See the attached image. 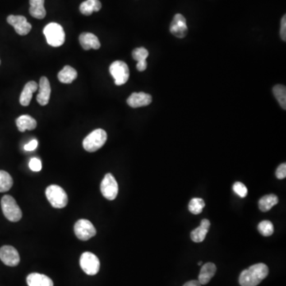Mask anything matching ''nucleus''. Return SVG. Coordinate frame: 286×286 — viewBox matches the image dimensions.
Listing matches in <instances>:
<instances>
[{
	"label": "nucleus",
	"instance_id": "7",
	"mask_svg": "<svg viewBox=\"0 0 286 286\" xmlns=\"http://www.w3.org/2000/svg\"><path fill=\"white\" fill-rule=\"evenodd\" d=\"M80 265L83 271L91 276L95 275L100 267L99 259L91 252L83 253L80 259Z\"/></svg>",
	"mask_w": 286,
	"mask_h": 286
},
{
	"label": "nucleus",
	"instance_id": "23",
	"mask_svg": "<svg viewBox=\"0 0 286 286\" xmlns=\"http://www.w3.org/2000/svg\"><path fill=\"white\" fill-rule=\"evenodd\" d=\"M101 7V2L99 0H87L80 4V11L83 15L89 16L93 12H98Z\"/></svg>",
	"mask_w": 286,
	"mask_h": 286
},
{
	"label": "nucleus",
	"instance_id": "19",
	"mask_svg": "<svg viewBox=\"0 0 286 286\" xmlns=\"http://www.w3.org/2000/svg\"><path fill=\"white\" fill-rule=\"evenodd\" d=\"M38 89V84L35 81H30L25 84L24 90L22 92L19 102L21 105L26 107L30 104L31 101L33 93H35Z\"/></svg>",
	"mask_w": 286,
	"mask_h": 286
},
{
	"label": "nucleus",
	"instance_id": "12",
	"mask_svg": "<svg viewBox=\"0 0 286 286\" xmlns=\"http://www.w3.org/2000/svg\"><path fill=\"white\" fill-rule=\"evenodd\" d=\"M171 34L178 38H184L188 34L186 19L181 14H177L173 17L169 26Z\"/></svg>",
	"mask_w": 286,
	"mask_h": 286
},
{
	"label": "nucleus",
	"instance_id": "2",
	"mask_svg": "<svg viewBox=\"0 0 286 286\" xmlns=\"http://www.w3.org/2000/svg\"><path fill=\"white\" fill-rule=\"evenodd\" d=\"M45 36L48 44L51 47H59L65 43L66 34L61 25L56 23H51L44 28Z\"/></svg>",
	"mask_w": 286,
	"mask_h": 286
},
{
	"label": "nucleus",
	"instance_id": "22",
	"mask_svg": "<svg viewBox=\"0 0 286 286\" xmlns=\"http://www.w3.org/2000/svg\"><path fill=\"white\" fill-rule=\"evenodd\" d=\"M77 77V72L75 69L70 66H66L63 68V70L59 72L57 75V78L60 82L63 84H71L73 80Z\"/></svg>",
	"mask_w": 286,
	"mask_h": 286
},
{
	"label": "nucleus",
	"instance_id": "13",
	"mask_svg": "<svg viewBox=\"0 0 286 286\" xmlns=\"http://www.w3.org/2000/svg\"><path fill=\"white\" fill-rule=\"evenodd\" d=\"M39 93L37 95V101L42 106L47 105L50 99L51 87L48 78L42 76L38 84Z\"/></svg>",
	"mask_w": 286,
	"mask_h": 286
},
{
	"label": "nucleus",
	"instance_id": "30",
	"mask_svg": "<svg viewBox=\"0 0 286 286\" xmlns=\"http://www.w3.org/2000/svg\"><path fill=\"white\" fill-rule=\"evenodd\" d=\"M233 190L241 198L246 197L247 192H248V190H247L246 185L244 184H242V182H236V183L234 184Z\"/></svg>",
	"mask_w": 286,
	"mask_h": 286
},
{
	"label": "nucleus",
	"instance_id": "3",
	"mask_svg": "<svg viewBox=\"0 0 286 286\" xmlns=\"http://www.w3.org/2000/svg\"><path fill=\"white\" fill-rule=\"evenodd\" d=\"M107 133L103 129H96L90 133L83 141V147L85 150L93 153L103 147L107 141Z\"/></svg>",
	"mask_w": 286,
	"mask_h": 286
},
{
	"label": "nucleus",
	"instance_id": "18",
	"mask_svg": "<svg viewBox=\"0 0 286 286\" xmlns=\"http://www.w3.org/2000/svg\"><path fill=\"white\" fill-rule=\"evenodd\" d=\"M26 282L29 286H53L51 278L38 273L29 274L26 278Z\"/></svg>",
	"mask_w": 286,
	"mask_h": 286
},
{
	"label": "nucleus",
	"instance_id": "27",
	"mask_svg": "<svg viewBox=\"0 0 286 286\" xmlns=\"http://www.w3.org/2000/svg\"><path fill=\"white\" fill-rule=\"evenodd\" d=\"M205 207V202L201 198H193L189 204V210L194 214H199L202 213Z\"/></svg>",
	"mask_w": 286,
	"mask_h": 286
},
{
	"label": "nucleus",
	"instance_id": "25",
	"mask_svg": "<svg viewBox=\"0 0 286 286\" xmlns=\"http://www.w3.org/2000/svg\"><path fill=\"white\" fill-rule=\"evenodd\" d=\"M274 96L283 109H286V88L284 85L278 84L273 89Z\"/></svg>",
	"mask_w": 286,
	"mask_h": 286
},
{
	"label": "nucleus",
	"instance_id": "6",
	"mask_svg": "<svg viewBox=\"0 0 286 286\" xmlns=\"http://www.w3.org/2000/svg\"><path fill=\"white\" fill-rule=\"evenodd\" d=\"M110 73L118 86L126 84L130 77L128 66L122 61H116L110 66Z\"/></svg>",
	"mask_w": 286,
	"mask_h": 286
},
{
	"label": "nucleus",
	"instance_id": "35",
	"mask_svg": "<svg viewBox=\"0 0 286 286\" xmlns=\"http://www.w3.org/2000/svg\"><path fill=\"white\" fill-rule=\"evenodd\" d=\"M136 68H137V70H139V72L145 71V70H146V68H147V61H141V62H138Z\"/></svg>",
	"mask_w": 286,
	"mask_h": 286
},
{
	"label": "nucleus",
	"instance_id": "11",
	"mask_svg": "<svg viewBox=\"0 0 286 286\" xmlns=\"http://www.w3.org/2000/svg\"><path fill=\"white\" fill-rule=\"evenodd\" d=\"M0 259L8 266H16L20 262L18 250L11 246H3L0 248Z\"/></svg>",
	"mask_w": 286,
	"mask_h": 286
},
{
	"label": "nucleus",
	"instance_id": "24",
	"mask_svg": "<svg viewBox=\"0 0 286 286\" xmlns=\"http://www.w3.org/2000/svg\"><path fill=\"white\" fill-rule=\"evenodd\" d=\"M278 203V196L274 195V194H269L266 196H262V197L259 200V209L262 212H268L273 208V207L277 205Z\"/></svg>",
	"mask_w": 286,
	"mask_h": 286
},
{
	"label": "nucleus",
	"instance_id": "33",
	"mask_svg": "<svg viewBox=\"0 0 286 286\" xmlns=\"http://www.w3.org/2000/svg\"><path fill=\"white\" fill-rule=\"evenodd\" d=\"M281 38L282 41H286V15L282 17V22H281Z\"/></svg>",
	"mask_w": 286,
	"mask_h": 286
},
{
	"label": "nucleus",
	"instance_id": "37",
	"mask_svg": "<svg viewBox=\"0 0 286 286\" xmlns=\"http://www.w3.org/2000/svg\"><path fill=\"white\" fill-rule=\"evenodd\" d=\"M202 265V262H198V265Z\"/></svg>",
	"mask_w": 286,
	"mask_h": 286
},
{
	"label": "nucleus",
	"instance_id": "31",
	"mask_svg": "<svg viewBox=\"0 0 286 286\" xmlns=\"http://www.w3.org/2000/svg\"><path fill=\"white\" fill-rule=\"evenodd\" d=\"M29 167L34 172H39L42 169V162L38 158H31L29 162Z\"/></svg>",
	"mask_w": 286,
	"mask_h": 286
},
{
	"label": "nucleus",
	"instance_id": "15",
	"mask_svg": "<svg viewBox=\"0 0 286 286\" xmlns=\"http://www.w3.org/2000/svg\"><path fill=\"white\" fill-rule=\"evenodd\" d=\"M79 41L84 50H89L91 48L99 49L101 46L99 38H97L95 34L88 32H84L80 34Z\"/></svg>",
	"mask_w": 286,
	"mask_h": 286
},
{
	"label": "nucleus",
	"instance_id": "8",
	"mask_svg": "<svg viewBox=\"0 0 286 286\" xmlns=\"http://www.w3.org/2000/svg\"><path fill=\"white\" fill-rule=\"evenodd\" d=\"M74 232L79 239L87 241L96 235V230L88 219H80L74 226Z\"/></svg>",
	"mask_w": 286,
	"mask_h": 286
},
{
	"label": "nucleus",
	"instance_id": "34",
	"mask_svg": "<svg viewBox=\"0 0 286 286\" xmlns=\"http://www.w3.org/2000/svg\"><path fill=\"white\" fill-rule=\"evenodd\" d=\"M38 142L36 139H33L30 143L25 144L24 149L26 151H33L36 148L38 147Z\"/></svg>",
	"mask_w": 286,
	"mask_h": 286
},
{
	"label": "nucleus",
	"instance_id": "38",
	"mask_svg": "<svg viewBox=\"0 0 286 286\" xmlns=\"http://www.w3.org/2000/svg\"><path fill=\"white\" fill-rule=\"evenodd\" d=\"M0 65H1V61H0Z\"/></svg>",
	"mask_w": 286,
	"mask_h": 286
},
{
	"label": "nucleus",
	"instance_id": "26",
	"mask_svg": "<svg viewBox=\"0 0 286 286\" xmlns=\"http://www.w3.org/2000/svg\"><path fill=\"white\" fill-rule=\"evenodd\" d=\"M13 185V179L7 172L0 170V192H5L11 190Z\"/></svg>",
	"mask_w": 286,
	"mask_h": 286
},
{
	"label": "nucleus",
	"instance_id": "4",
	"mask_svg": "<svg viewBox=\"0 0 286 286\" xmlns=\"http://www.w3.org/2000/svg\"><path fill=\"white\" fill-rule=\"evenodd\" d=\"M1 208L6 219L11 222H18L22 219L23 213L15 199L9 195L2 196Z\"/></svg>",
	"mask_w": 286,
	"mask_h": 286
},
{
	"label": "nucleus",
	"instance_id": "17",
	"mask_svg": "<svg viewBox=\"0 0 286 286\" xmlns=\"http://www.w3.org/2000/svg\"><path fill=\"white\" fill-rule=\"evenodd\" d=\"M216 273V265L214 263L208 262L204 264L200 269L198 281L201 285H207Z\"/></svg>",
	"mask_w": 286,
	"mask_h": 286
},
{
	"label": "nucleus",
	"instance_id": "36",
	"mask_svg": "<svg viewBox=\"0 0 286 286\" xmlns=\"http://www.w3.org/2000/svg\"><path fill=\"white\" fill-rule=\"evenodd\" d=\"M202 285L200 284L199 281L191 280L190 282H186L183 286H201Z\"/></svg>",
	"mask_w": 286,
	"mask_h": 286
},
{
	"label": "nucleus",
	"instance_id": "32",
	"mask_svg": "<svg viewBox=\"0 0 286 286\" xmlns=\"http://www.w3.org/2000/svg\"><path fill=\"white\" fill-rule=\"evenodd\" d=\"M276 177L277 178L280 179V180H282V179L286 178V163H282L281 164L278 168H277V170H276Z\"/></svg>",
	"mask_w": 286,
	"mask_h": 286
},
{
	"label": "nucleus",
	"instance_id": "16",
	"mask_svg": "<svg viewBox=\"0 0 286 286\" xmlns=\"http://www.w3.org/2000/svg\"><path fill=\"white\" fill-rule=\"evenodd\" d=\"M211 223L209 219H204L199 227L191 232V238L194 242H201L206 238L207 234L210 229Z\"/></svg>",
	"mask_w": 286,
	"mask_h": 286
},
{
	"label": "nucleus",
	"instance_id": "14",
	"mask_svg": "<svg viewBox=\"0 0 286 286\" xmlns=\"http://www.w3.org/2000/svg\"><path fill=\"white\" fill-rule=\"evenodd\" d=\"M127 104L133 108L145 107L151 103L152 96L145 93H134L126 100Z\"/></svg>",
	"mask_w": 286,
	"mask_h": 286
},
{
	"label": "nucleus",
	"instance_id": "5",
	"mask_svg": "<svg viewBox=\"0 0 286 286\" xmlns=\"http://www.w3.org/2000/svg\"><path fill=\"white\" fill-rule=\"evenodd\" d=\"M48 202L55 209H63L67 206L68 196L66 191L58 185H49L46 190Z\"/></svg>",
	"mask_w": 286,
	"mask_h": 286
},
{
	"label": "nucleus",
	"instance_id": "21",
	"mask_svg": "<svg viewBox=\"0 0 286 286\" xmlns=\"http://www.w3.org/2000/svg\"><path fill=\"white\" fill-rule=\"evenodd\" d=\"M16 125L19 131L24 132L26 131H32L34 130L37 126V122L33 117L28 115H24L17 119L16 120Z\"/></svg>",
	"mask_w": 286,
	"mask_h": 286
},
{
	"label": "nucleus",
	"instance_id": "10",
	"mask_svg": "<svg viewBox=\"0 0 286 286\" xmlns=\"http://www.w3.org/2000/svg\"><path fill=\"white\" fill-rule=\"evenodd\" d=\"M6 21L15 28V31L19 35H26L31 30V24H29L26 19L22 15H9Z\"/></svg>",
	"mask_w": 286,
	"mask_h": 286
},
{
	"label": "nucleus",
	"instance_id": "20",
	"mask_svg": "<svg viewBox=\"0 0 286 286\" xmlns=\"http://www.w3.org/2000/svg\"><path fill=\"white\" fill-rule=\"evenodd\" d=\"M45 0H30V14L35 19H44L47 11L44 6Z\"/></svg>",
	"mask_w": 286,
	"mask_h": 286
},
{
	"label": "nucleus",
	"instance_id": "1",
	"mask_svg": "<svg viewBox=\"0 0 286 286\" xmlns=\"http://www.w3.org/2000/svg\"><path fill=\"white\" fill-rule=\"evenodd\" d=\"M269 274V268L264 263H258L245 269L239 276L240 286H257Z\"/></svg>",
	"mask_w": 286,
	"mask_h": 286
},
{
	"label": "nucleus",
	"instance_id": "9",
	"mask_svg": "<svg viewBox=\"0 0 286 286\" xmlns=\"http://www.w3.org/2000/svg\"><path fill=\"white\" fill-rule=\"evenodd\" d=\"M100 190L102 195L107 200H113L116 199L118 195L119 186L116 178L112 173H107L105 175L102 181Z\"/></svg>",
	"mask_w": 286,
	"mask_h": 286
},
{
	"label": "nucleus",
	"instance_id": "29",
	"mask_svg": "<svg viewBox=\"0 0 286 286\" xmlns=\"http://www.w3.org/2000/svg\"><path fill=\"white\" fill-rule=\"evenodd\" d=\"M132 57L134 60L137 61V62H141V61H145L149 57V52L147 49L143 47H139L136 48L133 50Z\"/></svg>",
	"mask_w": 286,
	"mask_h": 286
},
{
	"label": "nucleus",
	"instance_id": "28",
	"mask_svg": "<svg viewBox=\"0 0 286 286\" xmlns=\"http://www.w3.org/2000/svg\"><path fill=\"white\" fill-rule=\"evenodd\" d=\"M258 230L260 232L262 236H270L274 234V224L269 220H263L259 223L258 226Z\"/></svg>",
	"mask_w": 286,
	"mask_h": 286
}]
</instances>
